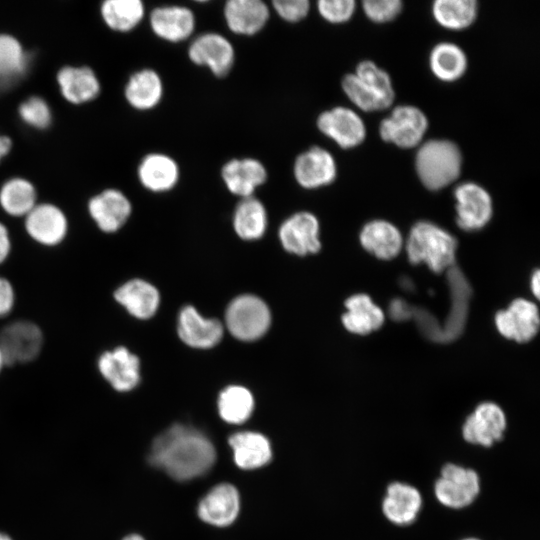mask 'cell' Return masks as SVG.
Wrapping results in <instances>:
<instances>
[{
    "mask_svg": "<svg viewBox=\"0 0 540 540\" xmlns=\"http://www.w3.org/2000/svg\"><path fill=\"white\" fill-rule=\"evenodd\" d=\"M215 458L211 441L199 430L183 424H175L159 434L148 454L151 465L179 481L203 475Z\"/></svg>",
    "mask_w": 540,
    "mask_h": 540,
    "instance_id": "cell-1",
    "label": "cell"
},
{
    "mask_svg": "<svg viewBox=\"0 0 540 540\" xmlns=\"http://www.w3.org/2000/svg\"><path fill=\"white\" fill-rule=\"evenodd\" d=\"M457 242L437 225L421 221L408 236L406 251L411 263H425L433 272L440 273L453 266Z\"/></svg>",
    "mask_w": 540,
    "mask_h": 540,
    "instance_id": "cell-2",
    "label": "cell"
},
{
    "mask_svg": "<svg viewBox=\"0 0 540 540\" xmlns=\"http://www.w3.org/2000/svg\"><path fill=\"white\" fill-rule=\"evenodd\" d=\"M462 155L458 146L449 140L432 139L420 146L415 158L419 179L430 190H439L461 173Z\"/></svg>",
    "mask_w": 540,
    "mask_h": 540,
    "instance_id": "cell-3",
    "label": "cell"
},
{
    "mask_svg": "<svg viewBox=\"0 0 540 540\" xmlns=\"http://www.w3.org/2000/svg\"><path fill=\"white\" fill-rule=\"evenodd\" d=\"M270 323L268 306L255 295L245 294L234 298L225 312L227 329L242 341L259 339L267 332Z\"/></svg>",
    "mask_w": 540,
    "mask_h": 540,
    "instance_id": "cell-4",
    "label": "cell"
},
{
    "mask_svg": "<svg viewBox=\"0 0 540 540\" xmlns=\"http://www.w3.org/2000/svg\"><path fill=\"white\" fill-rule=\"evenodd\" d=\"M480 491L478 474L453 463L444 465L434 485L437 500L444 506L460 509L470 505Z\"/></svg>",
    "mask_w": 540,
    "mask_h": 540,
    "instance_id": "cell-5",
    "label": "cell"
},
{
    "mask_svg": "<svg viewBox=\"0 0 540 540\" xmlns=\"http://www.w3.org/2000/svg\"><path fill=\"white\" fill-rule=\"evenodd\" d=\"M44 336L39 326L28 320H16L0 330V349L5 365L23 364L41 352Z\"/></svg>",
    "mask_w": 540,
    "mask_h": 540,
    "instance_id": "cell-6",
    "label": "cell"
},
{
    "mask_svg": "<svg viewBox=\"0 0 540 540\" xmlns=\"http://www.w3.org/2000/svg\"><path fill=\"white\" fill-rule=\"evenodd\" d=\"M428 128L425 114L412 105H399L379 126L381 138L401 148L417 146Z\"/></svg>",
    "mask_w": 540,
    "mask_h": 540,
    "instance_id": "cell-7",
    "label": "cell"
},
{
    "mask_svg": "<svg viewBox=\"0 0 540 540\" xmlns=\"http://www.w3.org/2000/svg\"><path fill=\"white\" fill-rule=\"evenodd\" d=\"M103 379L117 392H129L140 382V359L125 346L106 350L97 359Z\"/></svg>",
    "mask_w": 540,
    "mask_h": 540,
    "instance_id": "cell-8",
    "label": "cell"
},
{
    "mask_svg": "<svg viewBox=\"0 0 540 540\" xmlns=\"http://www.w3.org/2000/svg\"><path fill=\"white\" fill-rule=\"evenodd\" d=\"M189 59L196 65L207 67L215 76H226L234 65L235 51L223 35L208 32L196 37L188 48Z\"/></svg>",
    "mask_w": 540,
    "mask_h": 540,
    "instance_id": "cell-9",
    "label": "cell"
},
{
    "mask_svg": "<svg viewBox=\"0 0 540 540\" xmlns=\"http://www.w3.org/2000/svg\"><path fill=\"white\" fill-rule=\"evenodd\" d=\"M456 199V222L466 231L478 230L491 219L493 208L489 193L480 185L465 182L454 191Z\"/></svg>",
    "mask_w": 540,
    "mask_h": 540,
    "instance_id": "cell-10",
    "label": "cell"
},
{
    "mask_svg": "<svg viewBox=\"0 0 540 540\" xmlns=\"http://www.w3.org/2000/svg\"><path fill=\"white\" fill-rule=\"evenodd\" d=\"M505 428L503 410L495 403L484 402L466 418L462 436L468 443L490 447L502 438Z\"/></svg>",
    "mask_w": 540,
    "mask_h": 540,
    "instance_id": "cell-11",
    "label": "cell"
},
{
    "mask_svg": "<svg viewBox=\"0 0 540 540\" xmlns=\"http://www.w3.org/2000/svg\"><path fill=\"white\" fill-rule=\"evenodd\" d=\"M317 127L344 149L358 146L366 136V128L360 116L341 106L322 112L317 118Z\"/></svg>",
    "mask_w": 540,
    "mask_h": 540,
    "instance_id": "cell-12",
    "label": "cell"
},
{
    "mask_svg": "<svg viewBox=\"0 0 540 540\" xmlns=\"http://www.w3.org/2000/svg\"><path fill=\"white\" fill-rule=\"evenodd\" d=\"M279 239L290 253L303 256L318 252L321 244L316 216L306 211L291 215L281 224Z\"/></svg>",
    "mask_w": 540,
    "mask_h": 540,
    "instance_id": "cell-13",
    "label": "cell"
},
{
    "mask_svg": "<svg viewBox=\"0 0 540 540\" xmlns=\"http://www.w3.org/2000/svg\"><path fill=\"white\" fill-rule=\"evenodd\" d=\"M293 174L301 187L315 189L331 184L336 178L337 167L329 151L313 146L297 156Z\"/></svg>",
    "mask_w": 540,
    "mask_h": 540,
    "instance_id": "cell-14",
    "label": "cell"
},
{
    "mask_svg": "<svg viewBox=\"0 0 540 540\" xmlns=\"http://www.w3.org/2000/svg\"><path fill=\"white\" fill-rule=\"evenodd\" d=\"M177 332L186 345L208 349L220 342L224 327L218 319L205 318L196 308L187 305L179 312Z\"/></svg>",
    "mask_w": 540,
    "mask_h": 540,
    "instance_id": "cell-15",
    "label": "cell"
},
{
    "mask_svg": "<svg viewBox=\"0 0 540 540\" xmlns=\"http://www.w3.org/2000/svg\"><path fill=\"white\" fill-rule=\"evenodd\" d=\"M28 235L44 246H56L66 237L68 222L60 208L52 204H38L25 216Z\"/></svg>",
    "mask_w": 540,
    "mask_h": 540,
    "instance_id": "cell-16",
    "label": "cell"
},
{
    "mask_svg": "<svg viewBox=\"0 0 540 540\" xmlns=\"http://www.w3.org/2000/svg\"><path fill=\"white\" fill-rule=\"evenodd\" d=\"M495 324L504 337L518 342L529 341L539 328L538 308L528 300L516 299L506 310L496 314Z\"/></svg>",
    "mask_w": 540,
    "mask_h": 540,
    "instance_id": "cell-17",
    "label": "cell"
},
{
    "mask_svg": "<svg viewBox=\"0 0 540 540\" xmlns=\"http://www.w3.org/2000/svg\"><path fill=\"white\" fill-rule=\"evenodd\" d=\"M88 210L101 231L113 233L126 223L131 215L132 206L121 191L107 189L90 199Z\"/></svg>",
    "mask_w": 540,
    "mask_h": 540,
    "instance_id": "cell-18",
    "label": "cell"
},
{
    "mask_svg": "<svg viewBox=\"0 0 540 540\" xmlns=\"http://www.w3.org/2000/svg\"><path fill=\"white\" fill-rule=\"evenodd\" d=\"M267 170L257 159H231L221 169L227 189L241 198L253 196L255 190L267 180Z\"/></svg>",
    "mask_w": 540,
    "mask_h": 540,
    "instance_id": "cell-19",
    "label": "cell"
},
{
    "mask_svg": "<svg viewBox=\"0 0 540 540\" xmlns=\"http://www.w3.org/2000/svg\"><path fill=\"white\" fill-rule=\"evenodd\" d=\"M240 507L237 489L228 483L213 487L199 502L198 516L208 524L224 527L237 517Z\"/></svg>",
    "mask_w": 540,
    "mask_h": 540,
    "instance_id": "cell-20",
    "label": "cell"
},
{
    "mask_svg": "<svg viewBox=\"0 0 540 540\" xmlns=\"http://www.w3.org/2000/svg\"><path fill=\"white\" fill-rule=\"evenodd\" d=\"M150 25L159 38L172 43L181 42L193 33L195 16L185 6L165 5L152 10Z\"/></svg>",
    "mask_w": 540,
    "mask_h": 540,
    "instance_id": "cell-21",
    "label": "cell"
},
{
    "mask_svg": "<svg viewBox=\"0 0 540 540\" xmlns=\"http://www.w3.org/2000/svg\"><path fill=\"white\" fill-rule=\"evenodd\" d=\"M223 12L228 28L247 36L260 32L270 15L267 4L261 0H228Z\"/></svg>",
    "mask_w": 540,
    "mask_h": 540,
    "instance_id": "cell-22",
    "label": "cell"
},
{
    "mask_svg": "<svg viewBox=\"0 0 540 540\" xmlns=\"http://www.w3.org/2000/svg\"><path fill=\"white\" fill-rule=\"evenodd\" d=\"M422 506V497L418 489L402 482H392L386 489L382 501L385 517L396 525L411 524Z\"/></svg>",
    "mask_w": 540,
    "mask_h": 540,
    "instance_id": "cell-23",
    "label": "cell"
},
{
    "mask_svg": "<svg viewBox=\"0 0 540 540\" xmlns=\"http://www.w3.org/2000/svg\"><path fill=\"white\" fill-rule=\"evenodd\" d=\"M114 299L137 319H149L157 311L160 294L155 286L143 279H131L114 291Z\"/></svg>",
    "mask_w": 540,
    "mask_h": 540,
    "instance_id": "cell-24",
    "label": "cell"
},
{
    "mask_svg": "<svg viewBox=\"0 0 540 540\" xmlns=\"http://www.w3.org/2000/svg\"><path fill=\"white\" fill-rule=\"evenodd\" d=\"M180 171L176 161L163 153L146 155L138 167L141 184L152 192L171 190L179 180Z\"/></svg>",
    "mask_w": 540,
    "mask_h": 540,
    "instance_id": "cell-25",
    "label": "cell"
},
{
    "mask_svg": "<svg viewBox=\"0 0 540 540\" xmlns=\"http://www.w3.org/2000/svg\"><path fill=\"white\" fill-rule=\"evenodd\" d=\"M235 464L242 469H255L267 464L272 456L269 440L257 432L245 431L229 438Z\"/></svg>",
    "mask_w": 540,
    "mask_h": 540,
    "instance_id": "cell-26",
    "label": "cell"
},
{
    "mask_svg": "<svg viewBox=\"0 0 540 540\" xmlns=\"http://www.w3.org/2000/svg\"><path fill=\"white\" fill-rule=\"evenodd\" d=\"M362 246L380 259H391L398 255L402 248V236L391 223L374 220L367 223L360 233Z\"/></svg>",
    "mask_w": 540,
    "mask_h": 540,
    "instance_id": "cell-27",
    "label": "cell"
},
{
    "mask_svg": "<svg viewBox=\"0 0 540 540\" xmlns=\"http://www.w3.org/2000/svg\"><path fill=\"white\" fill-rule=\"evenodd\" d=\"M57 81L62 95L74 104L87 102L100 91L98 79L88 67L66 66L58 72Z\"/></svg>",
    "mask_w": 540,
    "mask_h": 540,
    "instance_id": "cell-28",
    "label": "cell"
},
{
    "mask_svg": "<svg viewBox=\"0 0 540 540\" xmlns=\"http://www.w3.org/2000/svg\"><path fill=\"white\" fill-rule=\"evenodd\" d=\"M347 311L342 316L345 328L355 334L365 335L381 327L384 321L382 310L369 296L358 294L345 302Z\"/></svg>",
    "mask_w": 540,
    "mask_h": 540,
    "instance_id": "cell-29",
    "label": "cell"
},
{
    "mask_svg": "<svg viewBox=\"0 0 540 540\" xmlns=\"http://www.w3.org/2000/svg\"><path fill=\"white\" fill-rule=\"evenodd\" d=\"M163 96V83L159 74L152 69L134 73L125 87V97L138 110H149L159 104Z\"/></svg>",
    "mask_w": 540,
    "mask_h": 540,
    "instance_id": "cell-30",
    "label": "cell"
},
{
    "mask_svg": "<svg viewBox=\"0 0 540 540\" xmlns=\"http://www.w3.org/2000/svg\"><path fill=\"white\" fill-rule=\"evenodd\" d=\"M267 212L263 203L254 196L242 198L233 215L236 234L244 240L262 237L267 228Z\"/></svg>",
    "mask_w": 540,
    "mask_h": 540,
    "instance_id": "cell-31",
    "label": "cell"
},
{
    "mask_svg": "<svg viewBox=\"0 0 540 540\" xmlns=\"http://www.w3.org/2000/svg\"><path fill=\"white\" fill-rule=\"evenodd\" d=\"M448 282L452 292L453 303L452 310L445 323V328L441 333L440 340L442 341L453 339L463 329L470 295L468 282L457 268H449Z\"/></svg>",
    "mask_w": 540,
    "mask_h": 540,
    "instance_id": "cell-32",
    "label": "cell"
},
{
    "mask_svg": "<svg viewBox=\"0 0 540 540\" xmlns=\"http://www.w3.org/2000/svg\"><path fill=\"white\" fill-rule=\"evenodd\" d=\"M430 68L442 81L459 79L467 68V58L463 50L448 42L439 43L430 53Z\"/></svg>",
    "mask_w": 540,
    "mask_h": 540,
    "instance_id": "cell-33",
    "label": "cell"
},
{
    "mask_svg": "<svg viewBox=\"0 0 540 540\" xmlns=\"http://www.w3.org/2000/svg\"><path fill=\"white\" fill-rule=\"evenodd\" d=\"M253 408V395L244 386L230 385L219 394V415L227 423L240 424L245 422L252 414Z\"/></svg>",
    "mask_w": 540,
    "mask_h": 540,
    "instance_id": "cell-34",
    "label": "cell"
},
{
    "mask_svg": "<svg viewBox=\"0 0 540 540\" xmlns=\"http://www.w3.org/2000/svg\"><path fill=\"white\" fill-rule=\"evenodd\" d=\"M435 20L443 27L459 30L471 25L477 16L475 0H436L432 6Z\"/></svg>",
    "mask_w": 540,
    "mask_h": 540,
    "instance_id": "cell-35",
    "label": "cell"
},
{
    "mask_svg": "<svg viewBox=\"0 0 540 540\" xmlns=\"http://www.w3.org/2000/svg\"><path fill=\"white\" fill-rule=\"evenodd\" d=\"M145 9L140 0H107L101 6L105 23L113 30L126 32L137 26Z\"/></svg>",
    "mask_w": 540,
    "mask_h": 540,
    "instance_id": "cell-36",
    "label": "cell"
},
{
    "mask_svg": "<svg viewBox=\"0 0 540 540\" xmlns=\"http://www.w3.org/2000/svg\"><path fill=\"white\" fill-rule=\"evenodd\" d=\"M0 204L12 216H26L36 205L33 185L22 178L7 181L0 190Z\"/></svg>",
    "mask_w": 540,
    "mask_h": 540,
    "instance_id": "cell-37",
    "label": "cell"
},
{
    "mask_svg": "<svg viewBox=\"0 0 540 540\" xmlns=\"http://www.w3.org/2000/svg\"><path fill=\"white\" fill-rule=\"evenodd\" d=\"M342 88L347 97L363 111H377L390 104L365 85L355 74H347L342 79Z\"/></svg>",
    "mask_w": 540,
    "mask_h": 540,
    "instance_id": "cell-38",
    "label": "cell"
},
{
    "mask_svg": "<svg viewBox=\"0 0 540 540\" xmlns=\"http://www.w3.org/2000/svg\"><path fill=\"white\" fill-rule=\"evenodd\" d=\"M365 85L387 101L390 105L394 100V90L389 74L372 61H362L354 73Z\"/></svg>",
    "mask_w": 540,
    "mask_h": 540,
    "instance_id": "cell-39",
    "label": "cell"
},
{
    "mask_svg": "<svg viewBox=\"0 0 540 540\" xmlns=\"http://www.w3.org/2000/svg\"><path fill=\"white\" fill-rule=\"evenodd\" d=\"M25 64L21 44L8 34H0V76L20 72Z\"/></svg>",
    "mask_w": 540,
    "mask_h": 540,
    "instance_id": "cell-40",
    "label": "cell"
},
{
    "mask_svg": "<svg viewBox=\"0 0 540 540\" xmlns=\"http://www.w3.org/2000/svg\"><path fill=\"white\" fill-rule=\"evenodd\" d=\"M21 118L37 128H46L51 122V113L47 103L40 97L33 96L19 107Z\"/></svg>",
    "mask_w": 540,
    "mask_h": 540,
    "instance_id": "cell-41",
    "label": "cell"
},
{
    "mask_svg": "<svg viewBox=\"0 0 540 540\" xmlns=\"http://www.w3.org/2000/svg\"><path fill=\"white\" fill-rule=\"evenodd\" d=\"M354 0H320L317 3L319 14L330 23H343L355 11Z\"/></svg>",
    "mask_w": 540,
    "mask_h": 540,
    "instance_id": "cell-42",
    "label": "cell"
},
{
    "mask_svg": "<svg viewBox=\"0 0 540 540\" xmlns=\"http://www.w3.org/2000/svg\"><path fill=\"white\" fill-rule=\"evenodd\" d=\"M366 16L374 22H387L394 19L402 10L400 0H365L362 2Z\"/></svg>",
    "mask_w": 540,
    "mask_h": 540,
    "instance_id": "cell-43",
    "label": "cell"
},
{
    "mask_svg": "<svg viewBox=\"0 0 540 540\" xmlns=\"http://www.w3.org/2000/svg\"><path fill=\"white\" fill-rule=\"evenodd\" d=\"M272 6L280 18L290 23L302 20L310 10L308 0H274Z\"/></svg>",
    "mask_w": 540,
    "mask_h": 540,
    "instance_id": "cell-44",
    "label": "cell"
},
{
    "mask_svg": "<svg viewBox=\"0 0 540 540\" xmlns=\"http://www.w3.org/2000/svg\"><path fill=\"white\" fill-rule=\"evenodd\" d=\"M15 303V292L11 282L0 276V318L8 315Z\"/></svg>",
    "mask_w": 540,
    "mask_h": 540,
    "instance_id": "cell-45",
    "label": "cell"
},
{
    "mask_svg": "<svg viewBox=\"0 0 540 540\" xmlns=\"http://www.w3.org/2000/svg\"><path fill=\"white\" fill-rule=\"evenodd\" d=\"M11 251V239L6 226L0 222V264L5 262Z\"/></svg>",
    "mask_w": 540,
    "mask_h": 540,
    "instance_id": "cell-46",
    "label": "cell"
},
{
    "mask_svg": "<svg viewBox=\"0 0 540 540\" xmlns=\"http://www.w3.org/2000/svg\"><path fill=\"white\" fill-rule=\"evenodd\" d=\"M412 308L408 307L404 302L395 300L391 303L390 314L396 320H404L412 316Z\"/></svg>",
    "mask_w": 540,
    "mask_h": 540,
    "instance_id": "cell-47",
    "label": "cell"
},
{
    "mask_svg": "<svg viewBox=\"0 0 540 540\" xmlns=\"http://www.w3.org/2000/svg\"><path fill=\"white\" fill-rule=\"evenodd\" d=\"M11 147V139L7 136H0V159L10 151Z\"/></svg>",
    "mask_w": 540,
    "mask_h": 540,
    "instance_id": "cell-48",
    "label": "cell"
},
{
    "mask_svg": "<svg viewBox=\"0 0 540 540\" xmlns=\"http://www.w3.org/2000/svg\"><path fill=\"white\" fill-rule=\"evenodd\" d=\"M531 289H532V292L535 295V297L538 298L539 297V292H540V276H539V271L538 270L535 271V273L532 276Z\"/></svg>",
    "mask_w": 540,
    "mask_h": 540,
    "instance_id": "cell-49",
    "label": "cell"
},
{
    "mask_svg": "<svg viewBox=\"0 0 540 540\" xmlns=\"http://www.w3.org/2000/svg\"><path fill=\"white\" fill-rule=\"evenodd\" d=\"M122 540H145V539L139 534L132 533V534L124 536Z\"/></svg>",
    "mask_w": 540,
    "mask_h": 540,
    "instance_id": "cell-50",
    "label": "cell"
},
{
    "mask_svg": "<svg viewBox=\"0 0 540 540\" xmlns=\"http://www.w3.org/2000/svg\"><path fill=\"white\" fill-rule=\"evenodd\" d=\"M0 540H14L8 533L0 530Z\"/></svg>",
    "mask_w": 540,
    "mask_h": 540,
    "instance_id": "cell-51",
    "label": "cell"
},
{
    "mask_svg": "<svg viewBox=\"0 0 540 540\" xmlns=\"http://www.w3.org/2000/svg\"><path fill=\"white\" fill-rule=\"evenodd\" d=\"M5 365V361H4V357H3V354L1 352V349H0V372L2 370V368L4 367Z\"/></svg>",
    "mask_w": 540,
    "mask_h": 540,
    "instance_id": "cell-52",
    "label": "cell"
},
{
    "mask_svg": "<svg viewBox=\"0 0 540 540\" xmlns=\"http://www.w3.org/2000/svg\"><path fill=\"white\" fill-rule=\"evenodd\" d=\"M463 540H480V539H477V538H474V537H470V538H465Z\"/></svg>",
    "mask_w": 540,
    "mask_h": 540,
    "instance_id": "cell-53",
    "label": "cell"
}]
</instances>
